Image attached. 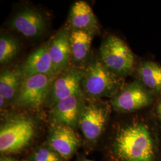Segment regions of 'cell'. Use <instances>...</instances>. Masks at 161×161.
<instances>
[{"mask_svg": "<svg viewBox=\"0 0 161 161\" xmlns=\"http://www.w3.org/2000/svg\"><path fill=\"white\" fill-rule=\"evenodd\" d=\"M11 26L26 37L35 38L44 32L46 22L40 12L32 8H25L13 16Z\"/></svg>", "mask_w": 161, "mask_h": 161, "instance_id": "obj_10", "label": "cell"}, {"mask_svg": "<svg viewBox=\"0 0 161 161\" xmlns=\"http://www.w3.org/2000/svg\"><path fill=\"white\" fill-rule=\"evenodd\" d=\"M91 161V160H86V161Z\"/></svg>", "mask_w": 161, "mask_h": 161, "instance_id": "obj_23", "label": "cell"}, {"mask_svg": "<svg viewBox=\"0 0 161 161\" xmlns=\"http://www.w3.org/2000/svg\"><path fill=\"white\" fill-rule=\"evenodd\" d=\"M141 82L150 90L161 92V66L152 62H144L138 68Z\"/></svg>", "mask_w": 161, "mask_h": 161, "instance_id": "obj_17", "label": "cell"}, {"mask_svg": "<svg viewBox=\"0 0 161 161\" xmlns=\"http://www.w3.org/2000/svg\"><path fill=\"white\" fill-rule=\"evenodd\" d=\"M23 80L20 69L1 71L0 75V96L4 98L6 101L16 99Z\"/></svg>", "mask_w": 161, "mask_h": 161, "instance_id": "obj_16", "label": "cell"}, {"mask_svg": "<svg viewBox=\"0 0 161 161\" xmlns=\"http://www.w3.org/2000/svg\"><path fill=\"white\" fill-rule=\"evenodd\" d=\"M109 108L103 104L92 103L84 107L79 125L82 134L89 140L97 138L108 120Z\"/></svg>", "mask_w": 161, "mask_h": 161, "instance_id": "obj_9", "label": "cell"}, {"mask_svg": "<svg viewBox=\"0 0 161 161\" xmlns=\"http://www.w3.org/2000/svg\"><path fill=\"white\" fill-rule=\"evenodd\" d=\"M34 122L19 117L4 123L0 130V151L2 153H16L29 144L35 134Z\"/></svg>", "mask_w": 161, "mask_h": 161, "instance_id": "obj_4", "label": "cell"}, {"mask_svg": "<svg viewBox=\"0 0 161 161\" xmlns=\"http://www.w3.org/2000/svg\"><path fill=\"white\" fill-rule=\"evenodd\" d=\"M19 43L14 37L1 35L0 38V63L7 64L11 62L19 51Z\"/></svg>", "mask_w": 161, "mask_h": 161, "instance_id": "obj_18", "label": "cell"}, {"mask_svg": "<svg viewBox=\"0 0 161 161\" xmlns=\"http://www.w3.org/2000/svg\"><path fill=\"white\" fill-rule=\"evenodd\" d=\"M70 34V31L64 27L49 40V53L56 75L60 74L69 68L71 59Z\"/></svg>", "mask_w": 161, "mask_h": 161, "instance_id": "obj_11", "label": "cell"}, {"mask_svg": "<svg viewBox=\"0 0 161 161\" xmlns=\"http://www.w3.org/2000/svg\"><path fill=\"white\" fill-rule=\"evenodd\" d=\"M100 60L112 72L119 76L128 75L134 66V57L125 42L110 35L100 47Z\"/></svg>", "mask_w": 161, "mask_h": 161, "instance_id": "obj_3", "label": "cell"}, {"mask_svg": "<svg viewBox=\"0 0 161 161\" xmlns=\"http://www.w3.org/2000/svg\"><path fill=\"white\" fill-rule=\"evenodd\" d=\"M69 22L73 30L92 32L97 28V22L92 8L84 1H76L72 6Z\"/></svg>", "mask_w": 161, "mask_h": 161, "instance_id": "obj_14", "label": "cell"}, {"mask_svg": "<svg viewBox=\"0 0 161 161\" xmlns=\"http://www.w3.org/2000/svg\"><path fill=\"white\" fill-rule=\"evenodd\" d=\"M83 92L58 101L52 106V119L56 125L73 127L79 125L84 106Z\"/></svg>", "mask_w": 161, "mask_h": 161, "instance_id": "obj_8", "label": "cell"}, {"mask_svg": "<svg viewBox=\"0 0 161 161\" xmlns=\"http://www.w3.org/2000/svg\"><path fill=\"white\" fill-rule=\"evenodd\" d=\"M115 149L124 161H153L154 147L147 128L135 124L123 128L115 140Z\"/></svg>", "mask_w": 161, "mask_h": 161, "instance_id": "obj_1", "label": "cell"}, {"mask_svg": "<svg viewBox=\"0 0 161 161\" xmlns=\"http://www.w3.org/2000/svg\"><path fill=\"white\" fill-rule=\"evenodd\" d=\"M49 42L44 44L26 58L20 69L23 79L36 75L57 76L49 53Z\"/></svg>", "mask_w": 161, "mask_h": 161, "instance_id": "obj_13", "label": "cell"}, {"mask_svg": "<svg viewBox=\"0 0 161 161\" xmlns=\"http://www.w3.org/2000/svg\"><path fill=\"white\" fill-rule=\"evenodd\" d=\"M152 97L139 81H134L113 97L111 101L115 109L121 112H132L149 105Z\"/></svg>", "mask_w": 161, "mask_h": 161, "instance_id": "obj_7", "label": "cell"}, {"mask_svg": "<svg viewBox=\"0 0 161 161\" xmlns=\"http://www.w3.org/2000/svg\"><path fill=\"white\" fill-rule=\"evenodd\" d=\"M157 114L159 119L161 120V100L159 102L157 106Z\"/></svg>", "mask_w": 161, "mask_h": 161, "instance_id": "obj_20", "label": "cell"}, {"mask_svg": "<svg viewBox=\"0 0 161 161\" xmlns=\"http://www.w3.org/2000/svg\"><path fill=\"white\" fill-rule=\"evenodd\" d=\"M60 156L52 149L41 148L32 156V161H60Z\"/></svg>", "mask_w": 161, "mask_h": 161, "instance_id": "obj_19", "label": "cell"}, {"mask_svg": "<svg viewBox=\"0 0 161 161\" xmlns=\"http://www.w3.org/2000/svg\"><path fill=\"white\" fill-rule=\"evenodd\" d=\"M80 144V140L73 128L65 125H56L49 138L51 149L61 158L68 159Z\"/></svg>", "mask_w": 161, "mask_h": 161, "instance_id": "obj_12", "label": "cell"}, {"mask_svg": "<svg viewBox=\"0 0 161 161\" xmlns=\"http://www.w3.org/2000/svg\"><path fill=\"white\" fill-rule=\"evenodd\" d=\"M121 76L108 69L100 60H94L84 69L81 89L88 96H114L122 88Z\"/></svg>", "mask_w": 161, "mask_h": 161, "instance_id": "obj_2", "label": "cell"}, {"mask_svg": "<svg viewBox=\"0 0 161 161\" xmlns=\"http://www.w3.org/2000/svg\"><path fill=\"white\" fill-rule=\"evenodd\" d=\"M92 39V33L83 30L70 31L69 44L71 58L76 62H82L88 57Z\"/></svg>", "mask_w": 161, "mask_h": 161, "instance_id": "obj_15", "label": "cell"}, {"mask_svg": "<svg viewBox=\"0 0 161 161\" xmlns=\"http://www.w3.org/2000/svg\"><path fill=\"white\" fill-rule=\"evenodd\" d=\"M84 70L69 67L53 82L47 97V103L52 106L60 100L82 92L81 82Z\"/></svg>", "mask_w": 161, "mask_h": 161, "instance_id": "obj_6", "label": "cell"}, {"mask_svg": "<svg viewBox=\"0 0 161 161\" xmlns=\"http://www.w3.org/2000/svg\"><path fill=\"white\" fill-rule=\"evenodd\" d=\"M6 101V100H5L4 98L0 96V106H1V108L4 107Z\"/></svg>", "mask_w": 161, "mask_h": 161, "instance_id": "obj_21", "label": "cell"}, {"mask_svg": "<svg viewBox=\"0 0 161 161\" xmlns=\"http://www.w3.org/2000/svg\"><path fill=\"white\" fill-rule=\"evenodd\" d=\"M1 161H16L12 159H10V158H2L1 159Z\"/></svg>", "mask_w": 161, "mask_h": 161, "instance_id": "obj_22", "label": "cell"}, {"mask_svg": "<svg viewBox=\"0 0 161 161\" xmlns=\"http://www.w3.org/2000/svg\"><path fill=\"white\" fill-rule=\"evenodd\" d=\"M56 76L36 75L24 78L16 98V103L24 108H37L46 102Z\"/></svg>", "mask_w": 161, "mask_h": 161, "instance_id": "obj_5", "label": "cell"}]
</instances>
